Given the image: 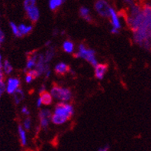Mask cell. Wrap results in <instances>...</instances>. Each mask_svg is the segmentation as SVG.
<instances>
[{
  "label": "cell",
  "mask_w": 151,
  "mask_h": 151,
  "mask_svg": "<svg viewBox=\"0 0 151 151\" xmlns=\"http://www.w3.org/2000/svg\"><path fill=\"white\" fill-rule=\"evenodd\" d=\"M76 58H81L86 61L89 62L92 66H96L98 64V61L96 58L95 51L93 50L86 48L83 44H80L78 48L77 52L75 54Z\"/></svg>",
  "instance_id": "6da1fadb"
},
{
  "label": "cell",
  "mask_w": 151,
  "mask_h": 151,
  "mask_svg": "<svg viewBox=\"0 0 151 151\" xmlns=\"http://www.w3.org/2000/svg\"><path fill=\"white\" fill-rule=\"evenodd\" d=\"M50 93L52 96L53 99L59 102L67 103L72 99V92L70 89L62 87L57 85L52 86Z\"/></svg>",
  "instance_id": "7a4b0ae2"
},
{
  "label": "cell",
  "mask_w": 151,
  "mask_h": 151,
  "mask_svg": "<svg viewBox=\"0 0 151 151\" xmlns=\"http://www.w3.org/2000/svg\"><path fill=\"white\" fill-rule=\"evenodd\" d=\"M53 113L64 116V117L67 118L68 119H70L74 114L73 106L71 104H68V102L67 103L60 102L54 109Z\"/></svg>",
  "instance_id": "3957f363"
},
{
  "label": "cell",
  "mask_w": 151,
  "mask_h": 151,
  "mask_svg": "<svg viewBox=\"0 0 151 151\" xmlns=\"http://www.w3.org/2000/svg\"><path fill=\"white\" fill-rule=\"evenodd\" d=\"M111 6L105 0H97L95 3V9L98 14L104 18L109 17Z\"/></svg>",
  "instance_id": "277c9868"
},
{
  "label": "cell",
  "mask_w": 151,
  "mask_h": 151,
  "mask_svg": "<svg viewBox=\"0 0 151 151\" xmlns=\"http://www.w3.org/2000/svg\"><path fill=\"white\" fill-rule=\"evenodd\" d=\"M52 113L50 109H42L40 110V113H39V117H40V127L42 129H46L49 127L50 123L51 121V118H52Z\"/></svg>",
  "instance_id": "5b68a950"
},
{
  "label": "cell",
  "mask_w": 151,
  "mask_h": 151,
  "mask_svg": "<svg viewBox=\"0 0 151 151\" xmlns=\"http://www.w3.org/2000/svg\"><path fill=\"white\" fill-rule=\"evenodd\" d=\"M6 91L8 94H12L14 93L16 90H18L21 84V81L19 79L16 77H10L9 78L7 82H6Z\"/></svg>",
  "instance_id": "8992f818"
},
{
  "label": "cell",
  "mask_w": 151,
  "mask_h": 151,
  "mask_svg": "<svg viewBox=\"0 0 151 151\" xmlns=\"http://www.w3.org/2000/svg\"><path fill=\"white\" fill-rule=\"evenodd\" d=\"M109 19H110V22H111L112 27L113 28L120 29L121 28V22H120V19H119L118 13L116 12V10L111 7L110 9V12H109Z\"/></svg>",
  "instance_id": "52a82bcc"
},
{
  "label": "cell",
  "mask_w": 151,
  "mask_h": 151,
  "mask_svg": "<svg viewBox=\"0 0 151 151\" xmlns=\"http://www.w3.org/2000/svg\"><path fill=\"white\" fill-rule=\"evenodd\" d=\"M26 15H27V17L29 19L30 21L32 22H36L37 20H39L40 16V12L39 9L37 8V6H32L31 8L26 9Z\"/></svg>",
  "instance_id": "ba28073f"
},
{
  "label": "cell",
  "mask_w": 151,
  "mask_h": 151,
  "mask_svg": "<svg viewBox=\"0 0 151 151\" xmlns=\"http://www.w3.org/2000/svg\"><path fill=\"white\" fill-rule=\"evenodd\" d=\"M95 67V76L98 80H103L105 76V74L107 71V66L106 64L98 63Z\"/></svg>",
  "instance_id": "9c48e42d"
},
{
  "label": "cell",
  "mask_w": 151,
  "mask_h": 151,
  "mask_svg": "<svg viewBox=\"0 0 151 151\" xmlns=\"http://www.w3.org/2000/svg\"><path fill=\"white\" fill-rule=\"evenodd\" d=\"M54 70H55L56 73L58 75H65L70 70V66L65 63L61 62L60 63H58L57 65H56Z\"/></svg>",
  "instance_id": "30bf717a"
},
{
  "label": "cell",
  "mask_w": 151,
  "mask_h": 151,
  "mask_svg": "<svg viewBox=\"0 0 151 151\" xmlns=\"http://www.w3.org/2000/svg\"><path fill=\"white\" fill-rule=\"evenodd\" d=\"M40 97L41 98V100L42 102V105L49 106L52 103L53 97H52V96L49 92L43 91L42 93H40Z\"/></svg>",
  "instance_id": "8fae6325"
},
{
  "label": "cell",
  "mask_w": 151,
  "mask_h": 151,
  "mask_svg": "<svg viewBox=\"0 0 151 151\" xmlns=\"http://www.w3.org/2000/svg\"><path fill=\"white\" fill-rule=\"evenodd\" d=\"M18 133L19 137L20 143L22 146L25 147L27 145V135H26V130L23 128L22 126H19L18 127Z\"/></svg>",
  "instance_id": "7c38bea8"
},
{
  "label": "cell",
  "mask_w": 151,
  "mask_h": 151,
  "mask_svg": "<svg viewBox=\"0 0 151 151\" xmlns=\"http://www.w3.org/2000/svg\"><path fill=\"white\" fill-rule=\"evenodd\" d=\"M38 53H32L30 56H29L27 62H26V69L28 70H32L35 68L37 62Z\"/></svg>",
  "instance_id": "4fadbf2b"
},
{
  "label": "cell",
  "mask_w": 151,
  "mask_h": 151,
  "mask_svg": "<svg viewBox=\"0 0 151 151\" xmlns=\"http://www.w3.org/2000/svg\"><path fill=\"white\" fill-rule=\"evenodd\" d=\"M68 120L69 119L67 118L55 114V113H52V118H51V121L55 125H63L64 123H66Z\"/></svg>",
  "instance_id": "5bb4252c"
},
{
  "label": "cell",
  "mask_w": 151,
  "mask_h": 151,
  "mask_svg": "<svg viewBox=\"0 0 151 151\" xmlns=\"http://www.w3.org/2000/svg\"><path fill=\"white\" fill-rule=\"evenodd\" d=\"M13 95V99H14V103L18 105L23 100L24 97H25V94H24L23 90H21L20 88H19L18 90L15 92L14 93L12 94Z\"/></svg>",
  "instance_id": "9a60e30c"
},
{
  "label": "cell",
  "mask_w": 151,
  "mask_h": 151,
  "mask_svg": "<svg viewBox=\"0 0 151 151\" xmlns=\"http://www.w3.org/2000/svg\"><path fill=\"white\" fill-rule=\"evenodd\" d=\"M19 32L22 35V36H26V35H28L29 33L32 32V25H26V24H24L22 23L19 25Z\"/></svg>",
  "instance_id": "2e32d148"
},
{
  "label": "cell",
  "mask_w": 151,
  "mask_h": 151,
  "mask_svg": "<svg viewBox=\"0 0 151 151\" xmlns=\"http://www.w3.org/2000/svg\"><path fill=\"white\" fill-rule=\"evenodd\" d=\"M80 14L81 17L84 20L87 21V22H91L92 17L90 15V11L89 9L86 7H81L80 9Z\"/></svg>",
  "instance_id": "e0dca14e"
},
{
  "label": "cell",
  "mask_w": 151,
  "mask_h": 151,
  "mask_svg": "<svg viewBox=\"0 0 151 151\" xmlns=\"http://www.w3.org/2000/svg\"><path fill=\"white\" fill-rule=\"evenodd\" d=\"M54 56H55V49L52 46H49L48 50L44 53L45 61H46V63H49L52 60V58L54 57Z\"/></svg>",
  "instance_id": "ac0fdd59"
},
{
  "label": "cell",
  "mask_w": 151,
  "mask_h": 151,
  "mask_svg": "<svg viewBox=\"0 0 151 151\" xmlns=\"http://www.w3.org/2000/svg\"><path fill=\"white\" fill-rule=\"evenodd\" d=\"M63 49L66 53H73L74 51V44L70 40H66L63 43Z\"/></svg>",
  "instance_id": "d6986e66"
},
{
  "label": "cell",
  "mask_w": 151,
  "mask_h": 151,
  "mask_svg": "<svg viewBox=\"0 0 151 151\" xmlns=\"http://www.w3.org/2000/svg\"><path fill=\"white\" fill-rule=\"evenodd\" d=\"M2 66L3 73L6 75H9L13 71V67H12V64L10 63L9 61H8V60H5V61L2 62Z\"/></svg>",
  "instance_id": "ffe728a7"
},
{
  "label": "cell",
  "mask_w": 151,
  "mask_h": 151,
  "mask_svg": "<svg viewBox=\"0 0 151 151\" xmlns=\"http://www.w3.org/2000/svg\"><path fill=\"white\" fill-rule=\"evenodd\" d=\"M63 2L64 0H50L49 6H50V9L54 11V10L57 9L59 7H60Z\"/></svg>",
  "instance_id": "44dd1931"
},
{
  "label": "cell",
  "mask_w": 151,
  "mask_h": 151,
  "mask_svg": "<svg viewBox=\"0 0 151 151\" xmlns=\"http://www.w3.org/2000/svg\"><path fill=\"white\" fill-rule=\"evenodd\" d=\"M9 26L11 30H12V32L13 33V35L15 36H16V37H22V35H21V33L19 32V26L15 22H10Z\"/></svg>",
  "instance_id": "7402d4cb"
},
{
  "label": "cell",
  "mask_w": 151,
  "mask_h": 151,
  "mask_svg": "<svg viewBox=\"0 0 151 151\" xmlns=\"http://www.w3.org/2000/svg\"><path fill=\"white\" fill-rule=\"evenodd\" d=\"M36 4V0H24L23 6L25 10L31 8L32 6H35Z\"/></svg>",
  "instance_id": "603a6c76"
},
{
  "label": "cell",
  "mask_w": 151,
  "mask_h": 151,
  "mask_svg": "<svg viewBox=\"0 0 151 151\" xmlns=\"http://www.w3.org/2000/svg\"><path fill=\"white\" fill-rule=\"evenodd\" d=\"M31 126H32V119L30 117L27 116L26 119H24L22 127L26 130H29L30 128H31Z\"/></svg>",
  "instance_id": "cb8c5ba5"
},
{
  "label": "cell",
  "mask_w": 151,
  "mask_h": 151,
  "mask_svg": "<svg viewBox=\"0 0 151 151\" xmlns=\"http://www.w3.org/2000/svg\"><path fill=\"white\" fill-rule=\"evenodd\" d=\"M6 84L3 80H0V95H2L6 91Z\"/></svg>",
  "instance_id": "d4e9b609"
},
{
  "label": "cell",
  "mask_w": 151,
  "mask_h": 151,
  "mask_svg": "<svg viewBox=\"0 0 151 151\" xmlns=\"http://www.w3.org/2000/svg\"><path fill=\"white\" fill-rule=\"evenodd\" d=\"M34 79H35V77H34L33 76L31 75V74L29 73H26V77H25V80H26V82L27 83H31L34 80Z\"/></svg>",
  "instance_id": "484cf974"
},
{
  "label": "cell",
  "mask_w": 151,
  "mask_h": 151,
  "mask_svg": "<svg viewBox=\"0 0 151 151\" xmlns=\"http://www.w3.org/2000/svg\"><path fill=\"white\" fill-rule=\"evenodd\" d=\"M21 113L25 116H29V110L26 106H22V109H21Z\"/></svg>",
  "instance_id": "4316f807"
},
{
  "label": "cell",
  "mask_w": 151,
  "mask_h": 151,
  "mask_svg": "<svg viewBox=\"0 0 151 151\" xmlns=\"http://www.w3.org/2000/svg\"><path fill=\"white\" fill-rule=\"evenodd\" d=\"M5 40V35L3 33V32L2 31V29H0V44L2 43Z\"/></svg>",
  "instance_id": "83f0119b"
},
{
  "label": "cell",
  "mask_w": 151,
  "mask_h": 151,
  "mask_svg": "<svg viewBox=\"0 0 151 151\" xmlns=\"http://www.w3.org/2000/svg\"><path fill=\"white\" fill-rule=\"evenodd\" d=\"M42 100H41V98L39 97L37 99V100H36V106H37L38 108H40L41 106H42Z\"/></svg>",
  "instance_id": "f1b7e54d"
},
{
  "label": "cell",
  "mask_w": 151,
  "mask_h": 151,
  "mask_svg": "<svg viewBox=\"0 0 151 151\" xmlns=\"http://www.w3.org/2000/svg\"><path fill=\"white\" fill-rule=\"evenodd\" d=\"M2 63H0V80H3V75H4V73H3V70H2Z\"/></svg>",
  "instance_id": "f546056e"
},
{
  "label": "cell",
  "mask_w": 151,
  "mask_h": 151,
  "mask_svg": "<svg viewBox=\"0 0 151 151\" xmlns=\"http://www.w3.org/2000/svg\"><path fill=\"white\" fill-rule=\"evenodd\" d=\"M109 150V146L106 145V146H104V147H100V148H99L98 150H99V151H107V150Z\"/></svg>",
  "instance_id": "4dcf8cb0"
},
{
  "label": "cell",
  "mask_w": 151,
  "mask_h": 151,
  "mask_svg": "<svg viewBox=\"0 0 151 151\" xmlns=\"http://www.w3.org/2000/svg\"><path fill=\"white\" fill-rule=\"evenodd\" d=\"M119 32V30L117 29L116 28H113V27H112L111 29V32L113 34H118Z\"/></svg>",
  "instance_id": "1f68e13d"
},
{
  "label": "cell",
  "mask_w": 151,
  "mask_h": 151,
  "mask_svg": "<svg viewBox=\"0 0 151 151\" xmlns=\"http://www.w3.org/2000/svg\"><path fill=\"white\" fill-rule=\"evenodd\" d=\"M43 91H46V86L44 85H42L41 86H40V93H42V92Z\"/></svg>",
  "instance_id": "d6a6232c"
},
{
  "label": "cell",
  "mask_w": 151,
  "mask_h": 151,
  "mask_svg": "<svg viewBox=\"0 0 151 151\" xmlns=\"http://www.w3.org/2000/svg\"><path fill=\"white\" fill-rule=\"evenodd\" d=\"M124 2L128 5H130V6H133V0H124Z\"/></svg>",
  "instance_id": "836d02e7"
},
{
  "label": "cell",
  "mask_w": 151,
  "mask_h": 151,
  "mask_svg": "<svg viewBox=\"0 0 151 151\" xmlns=\"http://www.w3.org/2000/svg\"><path fill=\"white\" fill-rule=\"evenodd\" d=\"M51 44H52L51 40H49V41H47V42L45 43V46H51Z\"/></svg>",
  "instance_id": "e575fe53"
},
{
  "label": "cell",
  "mask_w": 151,
  "mask_h": 151,
  "mask_svg": "<svg viewBox=\"0 0 151 151\" xmlns=\"http://www.w3.org/2000/svg\"><path fill=\"white\" fill-rule=\"evenodd\" d=\"M0 63H2V56H1V54H0Z\"/></svg>",
  "instance_id": "d590c367"
},
{
  "label": "cell",
  "mask_w": 151,
  "mask_h": 151,
  "mask_svg": "<svg viewBox=\"0 0 151 151\" xmlns=\"http://www.w3.org/2000/svg\"><path fill=\"white\" fill-rule=\"evenodd\" d=\"M0 97H1V95H0Z\"/></svg>",
  "instance_id": "8d00e7d4"
}]
</instances>
